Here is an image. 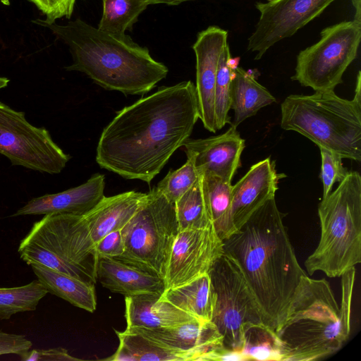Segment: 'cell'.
Listing matches in <instances>:
<instances>
[{
	"label": "cell",
	"mask_w": 361,
	"mask_h": 361,
	"mask_svg": "<svg viewBox=\"0 0 361 361\" xmlns=\"http://www.w3.org/2000/svg\"><path fill=\"white\" fill-rule=\"evenodd\" d=\"M198 177L192 158L187 156L186 162L176 170H170L155 188L169 202L175 203L193 185Z\"/></svg>",
	"instance_id": "obj_31"
},
{
	"label": "cell",
	"mask_w": 361,
	"mask_h": 361,
	"mask_svg": "<svg viewBox=\"0 0 361 361\" xmlns=\"http://www.w3.org/2000/svg\"><path fill=\"white\" fill-rule=\"evenodd\" d=\"M34 23L49 28L68 47L73 63L67 71L82 72L106 90L142 95L168 74L164 63L127 35H111L79 18L64 25L42 19Z\"/></svg>",
	"instance_id": "obj_3"
},
{
	"label": "cell",
	"mask_w": 361,
	"mask_h": 361,
	"mask_svg": "<svg viewBox=\"0 0 361 361\" xmlns=\"http://www.w3.org/2000/svg\"><path fill=\"white\" fill-rule=\"evenodd\" d=\"M231 53L228 44L223 49L218 64L214 92V116L216 130L230 123V87L233 68L230 64Z\"/></svg>",
	"instance_id": "obj_30"
},
{
	"label": "cell",
	"mask_w": 361,
	"mask_h": 361,
	"mask_svg": "<svg viewBox=\"0 0 361 361\" xmlns=\"http://www.w3.org/2000/svg\"><path fill=\"white\" fill-rule=\"evenodd\" d=\"M47 293L38 279L21 286L0 288V319L6 320L18 312L35 311Z\"/></svg>",
	"instance_id": "obj_27"
},
{
	"label": "cell",
	"mask_w": 361,
	"mask_h": 361,
	"mask_svg": "<svg viewBox=\"0 0 361 361\" xmlns=\"http://www.w3.org/2000/svg\"><path fill=\"white\" fill-rule=\"evenodd\" d=\"M322 159L321 179L323 184V197H326L336 182H341L349 171L342 163V157L323 147H319Z\"/></svg>",
	"instance_id": "obj_32"
},
{
	"label": "cell",
	"mask_w": 361,
	"mask_h": 361,
	"mask_svg": "<svg viewBox=\"0 0 361 361\" xmlns=\"http://www.w3.org/2000/svg\"><path fill=\"white\" fill-rule=\"evenodd\" d=\"M160 299L197 319L212 320L215 295L208 273L187 283L165 289Z\"/></svg>",
	"instance_id": "obj_24"
},
{
	"label": "cell",
	"mask_w": 361,
	"mask_h": 361,
	"mask_svg": "<svg viewBox=\"0 0 361 361\" xmlns=\"http://www.w3.org/2000/svg\"><path fill=\"white\" fill-rule=\"evenodd\" d=\"M23 361H74L81 359L71 356L68 350L62 347L49 349H30L20 355Z\"/></svg>",
	"instance_id": "obj_35"
},
{
	"label": "cell",
	"mask_w": 361,
	"mask_h": 361,
	"mask_svg": "<svg viewBox=\"0 0 361 361\" xmlns=\"http://www.w3.org/2000/svg\"><path fill=\"white\" fill-rule=\"evenodd\" d=\"M160 295L143 294L125 297L126 327L169 328L195 319L169 302L161 300Z\"/></svg>",
	"instance_id": "obj_21"
},
{
	"label": "cell",
	"mask_w": 361,
	"mask_h": 361,
	"mask_svg": "<svg viewBox=\"0 0 361 361\" xmlns=\"http://www.w3.org/2000/svg\"><path fill=\"white\" fill-rule=\"evenodd\" d=\"M241 352L247 360L282 361L281 343L276 333L264 324L252 326L247 330Z\"/></svg>",
	"instance_id": "obj_29"
},
{
	"label": "cell",
	"mask_w": 361,
	"mask_h": 361,
	"mask_svg": "<svg viewBox=\"0 0 361 361\" xmlns=\"http://www.w3.org/2000/svg\"><path fill=\"white\" fill-rule=\"evenodd\" d=\"M271 1V0H268V1Z\"/></svg>",
	"instance_id": "obj_40"
},
{
	"label": "cell",
	"mask_w": 361,
	"mask_h": 361,
	"mask_svg": "<svg viewBox=\"0 0 361 361\" xmlns=\"http://www.w3.org/2000/svg\"><path fill=\"white\" fill-rule=\"evenodd\" d=\"M199 118L192 81L162 86L116 113L99 137L96 161L124 178L149 184Z\"/></svg>",
	"instance_id": "obj_1"
},
{
	"label": "cell",
	"mask_w": 361,
	"mask_h": 361,
	"mask_svg": "<svg viewBox=\"0 0 361 361\" xmlns=\"http://www.w3.org/2000/svg\"><path fill=\"white\" fill-rule=\"evenodd\" d=\"M18 252L31 265L47 266L95 283L98 256L83 215L51 213L33 224Z\"/></svg>",
	"instance_id": "obj_7"
},
{
	"label": "cell",
	"mask_w": 361,
	"mask_h": 361,
	"mask_svg": "<svg viewBox=\"0 0 361 361\" xmlns=\"http://www.w3.org/2000/svg\"><path fill=\"white\" fill-rule=\"evenodd\" d=\"M228 32L209 26L198 33L192 49L196 56V92L200 119L212 133L217 131L214 116V92L219 61L228 44Z\"/></svg>",
	"instance_id": "obj_15"
},
{
	"label": "cell",
	"mask_w": 361,
	"mask_h": 361,
	"mask_svg": "<svg viewBox=\"0 0 361 361\" xmlns=\"http://www.w3.org/2000/svg\"><path fill=\"white\" fill-rule=\"evenodd\" d=\"M320 35L297 56L291 79L314 91H331L343 82L344 72L357 57L361 25L343 21L324 28Z\"/></svg>",
	"instance_id": "obj_10"
},
{
	"label": "cell",
	"mask_w": 361,
	"mask_h": 361,
	"mask_svg": "<svg viewBox=\"0 0 361 361\" xmlns=\"http://www.w3.org/2000/svg\"><path fill=\"white\" fill-rule=\"evenodd\" d=\"M0 154L12 165L56 174L71 157L53 141L44 128L31 125L25 113L0 102Z\"/></svg>",
	"instance_id": "obj_11"
},
{
	"label": "cell",
	"mask_w": 361,
	"mask_h": 361,
	"mask_svg": "<svg viewBox=\"0 0 361 361\" xmlns=\"http://www.w3.org/2000/svg\"><path fill=\"white\" fill-rule=\"evenodd\" d=\"M9 82V80L4 77H0V90L6 87L8 83Z\"/></svg>",
	"instance_id": "obj_39"
},
{
	"label": "cell",
	"mask_w": 361,
	"mask_h": 361,
	"mask_svg": "<svg viewBox=\"0 0 361 361\" xmlns=\"http://www.w3.org/2000/svg\"><path fill=\"white\" fill-rule=\"evenodd\" d=\"M206 208L219 238L223 240L237 231L231 216V183L206 173L200 174Z\"/></svg>",
	"instance_id": "obj_25"
},
{
	"label": "cell",
	"mask_w": 361,
	"mask_h": 361,
	"mask_svg": "<svg viewBox=\"0 0 361 361\" xmlns=\"http://www.w3.org/2000/svg\"><path fill=\"white\" fill-rule=\"evenodd\" d=\"M46 16L47 23H54L61 18H70L77 0H29Z\"/></svg>",
	"instance_id": "obj_33"
},
{
	"label": "cell",
	"mask_w": 361,
	"mask_h": 361,
	"mask_svg": "<svg viewBox=\"0 0 361 361\" xmlns=\"http://www.w3.org/2000/svg\"><path fill=\"white\" fill-rule=\"evenodd\" d=\"M147 193L128 191L102 200L83 216L95 244L109 233L121 230L145 203Z\"/></svg>",
	"instance_id": "obj_20"
},
{
	"label": "cell",
	"mask_w": 361,
	"mask_h": 361,
	"mask_svg": "<svg viewBox=\"0 0 361 361\" xmlns=\"http://www.w3.org/2000/svg\"><path fill=\"white\" fill-rule=\"evenodd\" d=\"M48 293L91 313L97 307L94 283L85 281L38 264L30 265Z\"/></svg>",
	"instance_id": "obj_23"
},
{
	"label": "cell",
	"mask_w": 361,
	"mask_h": 361,
	"mask_svg": "<svg viewBox=\"0 0 361 361\" xmlns=\"http://www.w3.org/2000/svg\"><path fill=\"white\" fill-rule=\"evenodd\" d=\"M193 159L199 174L216 176L231 183L240 164L245 140L236 128L231 126L223 134L207 138L188 139L183 145Z\"/></svg>",
	"instance_id": "obj_16"
},
{
	"label": "cell",
	"mask_w": 361,
	"mask_h": 361,
	"mask_svg": "<svg viewBox=\"0 0 361 361\" xmlns=\"http://www.w3.org/2000/svg\"><path fill=\"white\" fill-rule=\"evenodd\" d=\"M352 4L355 10L353 21L361 25V0H352Z\"/></svg>",
	"instance_id": "obj_38"
},
{
	"label": "cell",
	"mask_w": 361,
	"mask_h": 361,
	"mask_svg": "<svg viewBox=\"0 0 361 361\" xmlns=\"http://www.w3.org/2000/svg\"><path fill=\"white\" fill-rule=\"evenodd\" d=\"M174 204L178 231L212 224L206 208L200 174L193 185Z\"/></svg>",
	"instance_id": "obj_28"
},
{
	"label": "cell",
	"mask_w": 361,
	"mask_h": 361,
	"mask_svg": "<svg viewBox=\"0 0 361 361\" xmlns=\"http://www.w3.org/2000/svg\"><path fill=\"white\" fill-rule=\"evenodd\" d=\"M335 0H271L255 4L259 19L248 38L247 49L260 59L281 39L293 35L319 16Z\"/></svg>",
	"instance_id": "obj_12"
},
{
	"label": "cell",
	"mask_w": 361,
	"mask_h": 361,
	"mask_svg": "<svg viewBox=\"0 0 361 361\" xmlns=\"http://www.w3.org/2000/svg\"><path fill=\"white\" fill-rule=\"evenodd\" d=\"M215 301L212 322L230 351L241 352L244 336L252 326L264 324L257 303L236 263L223 255L208 271Z\"/></svg>",
	"instance_id": "obj_9"
},
{
	"label": "cell",
	"mask_w": 361,
	"mask_h": 361,
	"mask_svg": "<svg viewBox=\"0 0 361 361\" xmlns=\"http://www.w3.org/2000/svg\"><path fill=\"white\" fill-rule=\"evenodd\" d=\"M96 276L104 288L125 297L161 295L164 290L161 278L111 257L99 258Z\"/></svg>",
	"instance_id": "obj_19"
},
{
	"label": "cell",
	"mask_w": 361,
	"mask_h": 361,
	"mask_svg": "<svg viewBox=\"0 0 361 361\" xmlns=\"http://www.w3.org/2000/svg\"><path fill=\"white\" fill-rule=\"evenodd\" d=\"M121 232L124 252L114 259L163 279L179 232L174 203L154 188Z\"/></svg>",
	"instance_id": "obj_8"
},
{
	"label": "cell",
	"mask_w": 361,
	"mask_h": 361,
	"mask_svg": "<svg viewBox=\"0 0 361 361\" xmlns=\"http://www.w3.org/2000/svg\"><path fill=\"white\" fill-rule=\"evenodd\" d=\"M103 11L98 29L116 37H125L147 7L144 0H102Z\"/></svg>",
	"instance_id": "obj_26"
},
{
	"label": "cell",
	"mask_w": 361,
	"mask_h": 361,
	"mask_svg": "<svg viewBox=\"0 0 361 361\" xmlns=\"http://www.w3.org/2000/svg\"><path fill=\"white\" fill-rule=\"evenodd\" d=\"M276 98L243 68L233 71L230 87V109L234 111L231 126L237 128L262 108L276 102Z\"/></svg>",
	"instance_id": "obj_22"
},
{
	"label": "cell",
	"mask_w": 361,
	"mask_h": 361,
	"mask_svg": "<svg viewBox=\"0 0 361 361\" xmlns=\"http://www.w3.org/2000/svg\"><path fill=\"white\" fill-rule=\"evenodd\" d=\"M98 258L107 257L116 258L124 252V244L121 230L114 231L101 238L95 244Z\"/></svg>",
	"instance_id": "obj_34"
},
{
	"label": "cell",
	"mask_w": 361,
	"mask_h": 361,
	"mask_svg": "<svg viewBox=\"0 0 361 361\" xmlns=\"http://www.w3.org/2000/svg\"><path fill=\"white\" fill-rule=\"evenodd\" d=\"M320 238L305 266L312 275L320 271L341 277L361 262V176L350 171L318 206Z\"/></svg>",
	"instance_id": "obj_6"
},
{
	"label": "cell",
	"mask_w": 361,
	"mask_h": 361,
	"mask_svg": "<svg viewBox=\"0 0 361 361\" xmlns=\"http://www.w3.org/2000/svg\"><path fill=\"white\" fill-rule=\"evenodd\" d=\"M281 110L283 129L299 133L342 158L361 161V97L343 99L334 90L290 94Z\"/></svg>",
	"instance_id": "obj_5"
},
{
	"label": "cell",
	"mask_w": 361,
	"mask_h": 361,
	"mask_svg": "<svg viewBox=\"0 0 361 361\" xmlns=\"http://www.w3.org/2000/svg\"><path fill=\"white\" fill-rule=\"evenodd\" d=\"M223 253V240L213 224L179 231L163 279L164 290L187 283L208 273Z\"/></svg>",
	"instance_id": "obj_13"
},
{
	"label": "cell",
	"mask_w": 361,
	"mask_h": 361,
	"mask_svg": "<svg viewBox=\"0 0 361 361\" xmlns=\"http://www.w3.org/2000/svg\"><path fill=\"white\" fill-rule=\"evenodd\" d=\"M224 253L243 274L263 323L276 333L285 322L302 279L300 267L275 197L223 240Z\"/></svg>",
	"instance_id": "obj_2"
},
{
	"label": "cell",
	"mask_w": 361,
	"mask_h": 361,
	"mask_svg": "<svg viewBox=\"0 0 361 361\" xmlns=\"http://www.w3.org/2000/svg\"><path fill=\"white\" fill-rule=\"evenodd\" d=\"M275 162L267 157L253 164L248 171L231 186V216L238 231L250 216L268 200L275 197L280 179Z\"/></svg>",
	"instance_id": "obj_17"
},
{
	"label": "cell",
	"mask_w": 361,
	"mask_h": 361,
	"mask_svg": "<svg viewBox=\"0 0 361 361\" xmlns=\"http://www.w3.org/2000/svg\"><path fill=\"white\" fill-rule=\"evenodd\" d=\"M340 306L325 279L304 276L276 334L282 361H310L338 352L350 334L355 267L341 276Z\"/></svg>",
	"instance_id": "obj_4"
},
{
	"label": "cell",
	"mask_w": 361,
	"mask_h": 361,
	"mask_svg": "<svg viewBox=\"0 0 361 361\" xmlns=\"http://www.w3.org/2000/svg\"><path fill=\"white\" fill-rule=\"evenodd\" d=\"M32 343L25 336L0 330V356L8 354H20L29 350Z\"/></svg>",
	"instance_id": "obj_36"
},
{
	"label": "cell",
	"mask_w": 361,
	"mask_h": 361,
	"mask_svg": "<svg viewBox=\"0 0 361 361\" xmlns=\"http://www.w3.org/2000/svg\"><path fill=\"white\" fill-rule=\"evenodd\" d=\"M147 5L164 4L167 5H177L182 2L191 0H144Z\"/></svg>",
	"instance_id": "obj_37"
},
{
	"label": "cell",
	"mask_w": 361,
	"mask_h": 361,
	"mask_svg": "<svg viewBox=\"0 0 361 361\" xmlns=\"http://www.w3.org/2000/svg\"><path fill=\"white\" fill-rule=\"evenodd\" d=\"M104 176L96 173L77 187L32 199L11 216L51 213L84 215L104 196Z\"/></svg>",
	"instance_id": "obj_18"
},
{
	"label": "cell",
	"mask_w": 361,
	"mask_h": 361,
	"mask_svg": "<svg viewBox=\"0 0 361 361\" xmlns=\"http://www.w3.org/2000/svg\"><path fill=\"white\" fill-rule=\"evenodd\" d=\"M126 329L137 333L160 346L190 353L199 361H214L216 356L226 349L223 338L212 321L195 318L169 328L126 327Z\"/></svg>",
	"instance_id": "obj_14"
}]
</instances>
